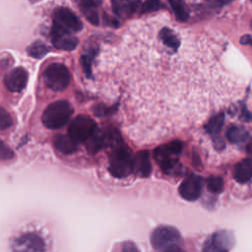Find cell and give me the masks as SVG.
Segmentation results:
<instances>
[{
    "label": "cell",
    "mask_w": 252,
    "mask_h": 252,
    "mask_svg": "<svg viewBox=\"0 0 252 252\" xmlns=\"http://www.w3.org/2000/svg\"><path fill=\"white\" fill-rule=\"evenodd\" d=\"M74 109L67 100H56L51 102L43 111L41 120L43 125L51 130L62 128L70 119Z\"/></svg>",
    "instance_id": "cell-1"
},
{
    "label": "cell",
    "mask_w": 252,
    "mask_h": 252,
    "mask_svg": "<svg viewBox=\"0 0 252 252\" xmlns=\"http://www.w3.org/2000/svg\"><path fill=\"white\" fill-rule=\"evenodd\" d=\"M183 144L180 141H173L158 147L154 152V158L163 172L169 174L176 172L180 165L178 158L181 154Z\"/></svg>",
    "instance_id": "cell-2"
},
{
    "label": "cell",
    "mask_w": 252,
    "mask_h": 252,
    "mask_svg": "<svg viewBox=\"0 0 252 252\" xmlns=\"http://www.w3.org/2000/svg\"><path fill=\"white\" fill-rule=\"evenodd\" d=\"M151 243L153 247L159 251H176L180 250L181 235L179 231L167 225L157 227L151 236Z\"/></svg>",
    "instance_id": "cell-3"
},
{
    "label": "cell",
    "mask_w": 252,
    "mask_h": 252,
    "mask_svg": "<svg viewBox=\"0 0 252 252\" xmlns=\"http://www.w3.org/2000/svg\"><path fill=\"white\" fill-rule=\"evenodd\" d=\"M109 171L116 178H124L134 171V158L124 147L115 148L109 156Z\"/></svg>",
    "instance_id": "cell-4"
},
{
    "label": "cell",
    "mask_w": 252,
    "mask_h": 252,
    "mask_svg": "<svg viewBox=\"0 0 252 252\" xmlns=\"http://www.w3.org/2000/svg\"><path fill=\"white\" fill-rule=\"evenodd\" d=\"M44 84L54 92L66 90L71 82V73L62 63L49 64L43 71Z\"/></svg>",
    "instance_id": "cell-5"
},
{
    "label": "cell",
    "mask_w": 252,
    "mask_h": 252,
    "mask_svg": "<svg viewBox=\"0 0 252 252\" xmlns=\"http://www.w3.org/2000/svg\"><path fill=\"white\" fill-rule=\"evenodd\" d=\"M95 131L96 124L94 120L85 114L77 115L68 128V134L77 143L88 141Z\"/></svg>",
    "instance_id": "cell-6"
},
{
    "label": "cell",
    "mask_w": 252,
    "mask_h": 252,
    "mask_svg": "<svg viewBox=\"0 0 252 252\" xmlns=\"http://www.w3.org/2000/svg\"><path fill=\"white\" fill-rule=\"evenodd\" d=\"M50 36L52 44L61 50H73L79 43L78 38L72 35L71 31L63 28L55 22H53Z\"/></svg>",
    "instance_id": "cell-7"
},
{
    "label": "cell",
    "mask_w": 252,
    "mask_h": 252,
    "mask_svg": "<svg viewBox=\"0 0 252 252\" xmlns=\"http://www.w3.org/2000/svg\"><path fill=\"white\" fill-rule=\"evenodd\" d=\"M53 18L55 23L71 32H80L83 30V23L81 20L66 7H58L53 12Z\"/></svg>",
    "instance_id": "cell-8"
},
{
    "label": "cell",
    "mask_w": 252,
    "mask_h": 252,
    "mask_svg": "<svg viewBox=\"0 0 252 252\" xmlns=\"http://www.w3.org/2000/svg\"><path fill=\"white\" fill-rule=\"evenodd\" d=\"M28 72L23 67H17L10 71L4 78L6 88L13 93L22 92L28 84Z\"/></svg>",
    "instance_id": "cell-9"
},
{
    "label": "cell",
    "mask_w": 252,
    "mask_h": 252,
    "mask_svg": "<svg viewBox=\"0 0 252 252\" xmlns=\"http://www.w3.org/2000/svg\"><path fill=\"white\" fill-rule=\"evenodd\" d=\"M202 191V179L198 175H190L185 178L179 186L181 197L187 201L197 200Z\"/></svg>",
    "instance_id": "cell-10"
},
{
    "label": "cell",
    "mask_w": 252,
    "mask_h": 252,
    "mask_svg": "<svg viewBox=\"0 0 252 252\" xmlns=\"http://www.w3.org/2000/svg\"><path fill=\"white\" fill-rule=\"evenodd\" d=\"M233 245V236L227 231H220L211 236L206 242V251H226Z\"/></svg>",
    "instance_id": "cell-11"
},
{
    "label": "cell",
    "mask_w": 252,
    "mask_h": 252,
    "mask_svg": "<svg viewBox=\"0 0 252 252\" xmlns=\"http://www.w3.org/2000/svg\"><path fill=\"white\" fill-rule=\"evenodd\" d=\"M14 249L19 251H42L44 250V242L39 236L28 233L17 239Z\"/></svg>",
    "instance_id": "cell-12"
},
{
    "label": "cell",
    "mask_w": 252,
    "mask_h": 252,
    "mask_svg": "<svg viewBox=\"0 0 252 252\" xmlns=\"http://www.w3.org/2000/svg\"><path fill=\"white\" fill-rule=\"evenodd\" d=\"M112 10L121 19L133 16L141 7L140 0H112Z\"/></svg>",
    "instance_id": "cell-13"
},
{
    "label": "cell",
    "mask_w": 252,
    "mask_h": 252,
    "mask_svg": "<svg viewBox=\"0 0 252 252\" xmlns=\"http://www.w3.org/2000/svg\"><path fill=\"white\" fill-rule=\"evenodd\" d=\"M101 1L102 0H77V3L85 18L94 26H97L99 23L96 8L100 6Z\"/></svg>",
    "instance_id": "cell-14"
},
{
    "label": "cell",
    "mask_w": 252,
    "mask_h": 252,
    "mask_svg": "<svg viewBox=\"0 0 252 252\" xmlns=\"http://www.w3.org/2000/svg\"><path fill=\"white\" fill-rule=\"evenodd\" d=\"M134 171L140 177H147L152 171L150 156L147 151L139 152L134 158Z\"/></svg>",
    "instance_id": "cell-15"
},
{
    "label": "cell",
    "mask_w": 252,
    "mask_h": 252,
    "mask_svg": "<svg viewBox=\"0 0 252 252\" xmlns=\"http://www.w3.org/2000/svg\"><path fill=\"white\" fill-rule=\"evenodd\" d=\"M233 178L239 183H246L252 179V159L244 158L233 169Z\"/></svg>",
    "instance_id": "cell-16"
},
{
    "label": "cell",
    "mask_w": 252,
    "mask_h": 252,
    "mask_svg": "<svg viewBox=\"0 0 252 252\" xmlns=\"http://www.w3.org/2000/svg\"><path fill=\"white\" fill-rule=\"evenodd\" d=\"M54 147L58 152L64 155H69L77 150L78 143L68 134H59L54 138Z\"/></svg>",
    "instance_id": "cell-17"
},
{
    "label": "cell",
    "mask_w": 252,
    "mask_h": 252,
    "mask_svg": "<svg viewBox=\"0 0 252 252\" xmlns=\"http://www.w3.org/2000/svg\"><path fill=\"white\" fill-rule=\"evenodd\" d=\"M159 38L161 42L168 48L178 49L181 44V40L178 35L169 28H162L159 31Z\"/></svg>",
    "instance_id": "cell-18"
},
{
    "label": "cell",
    "mask_w": 252,
    "mask_h": 252,
    "mask_svg": "<svg viewBox=\"0 0 252 252\" xmlns=\"http://www.w3.org/2000/svg\"><path fill=\"white\" fill-rule=\"evenodd\" d=\"M168 3L178 21L186 22L188 20L189 11L184 0H168Z\"/></svg>",
    "instance_id": "cell-19"
},
{
    "label": "cell",
    "mask_w": 252,
    "mask_h": 252,
    "mask_svg": "<svg viewBox=\"0 0 252 252\" xmlns=\"http://www.w3.org/2000/svg\"><path fill=\"white\" fill-rule=\"evenodd\" d=\"M248 137V133L244 128L231 126L226 131V138L231 143H242Z\"/></svg>",
    "instance_id": "cell-20"
},
{
    "label": "cell",
    "mask_w": 252,
    "mask_h": 252,
    "mask_svg": "<svg viewBox=\"0 0 252 252\" xmlns=\"http://www.w3.org/2000/svg\"><path fill=\"white\" fill-rule=\"evenodd\" d=\"M224 121V115L223 113H219L216 116H214L209 123L206 125V130L212 134L213 136H217L220 134V129L222 127Z\"/></svg>",
    "instance_id": "cell-21"
},
{
    "label": "cell",
    "mask_w": 252,
    "mask_h": 252,
    "mask_svg": "<svg viewBox=\"0 0 252 252\" xmlns=\"http://www.w3.org/2000/svg\"><path fill=\"white\" fill-rule=\"evenodd\" d=\"M49 51V47L42 41H34L28 47V53L33 58H41Z\"/></svg>",
    "instance_id": "cell-22"
},
{
    "label": "cell",
    "mask_w": 252,
    "mask_h": 252,
    "mask_svg": "<svg viewBox=\"0 0 252 252\" xmlns=\"http://www.w3.org/2000/svg\"><path fill=\"white\" fill-rule=\"evenodd\" d=\"M163 8H164V5L160 0H146L141 5V13L143 14L152 13Z\"/></svg>",
    "instance_id": "cell-23"
},
{
    "label": "cell",
    "mask_w": 252,
    "mask_h": 252,
    "mask_svg": "<svg viewBox=\"0 0 252 252\" xmlns=\"http://www.w3.org/2000/svg\"><path fill=\"white\" fill-rule=\"evenodd\" d=\"M206 184L209 191L213 193H220L223 188V181L220 176H210L207 179Z\"/></svg>",
    "instance_id": "cell-24"
},
{
    "label": "cell",
    "mask_w": 252,
    "mask_h": 252,
    "mask_svg": "<svg viewBox=\"0 0 252 252\" xmlns=\"http://www.w3.org/2000/svg\"><path fill=\"white\" fill-rule=\"evenodd\" d=\"M13 124V120L11 115L0 106V131H4L9 129Z\"/></svg>",
    "instance_id": "cell-25"
},
{
    "label": "cell",
    "mask_w": 252,
    "mask_h": 252,
    "mask_svg": "<svg viewBox=\"0 0 252 252\" xmlns=\"http://www.w3.org/2000/svg\"><path fill=\"white\" fill-rule=\"evenodd\" d=\"M14 152L2 140H0V160H11L12 158H14Z\"/></svg>",
    "instance_id": "cell-26"
},
{
    "label": "cell",
    "mask_w": 252,
    "mask_h": 252,
    "mask_svg": "<svg viewBox=\"0 0 252 252\" xmlns=\"http://www.w3.org/2000/svg\"><path fill=\"white\" fill-rule=\"evenodd\" d=\"M207 3L211 4L214 7H223L225 5L230 4L233 0H205Z\"/></svg>",
    "instance_id": "cell-27"
},
{
    "label": "cell",
    "mask_w": 252,
    "mask_h": 252,
    "mask_svg": "<svg viewBox=\"0 0 252 252\" xmlns=\"http://www.w3.org/2000/svg\"><path fill=\"white\" fill-rule=\"evenodd\" d=\"M240 42L242 43V44H250V45H252V37L251 36H249V35H243L242 37H241V39H240Z\"/></svg>",
    "instance_id": "cell-28"
},
{
    "label": "cell",
    "mask_w": 252,
    "mask_h": 252,
    "mask_svg": "<svg viewBox=\"0 0 252 252\" xmlns=\"http://www.w3.org/2000/svg\"><path fill=\"white\" fill-rule=\"evenodd\" d=\"M32 2H37V1H39V0H31Z\"/></svg>",
    "instance_id": "cell-29"
},
{
    "label": "cell",
    "mask_w": 252,
    "mask_h": 252,
    "mask_svg": "<svg viewBox=\"0 0 252 252\" xmlns=\"http://www.w3.org/2000/svg\"><path fill=\"white\" fill-rule=\"evenodd\" d=\"M251 1H252V0H251Z\"/></svg>",
    "instance_id": "cell-30"
}]
</instances>
